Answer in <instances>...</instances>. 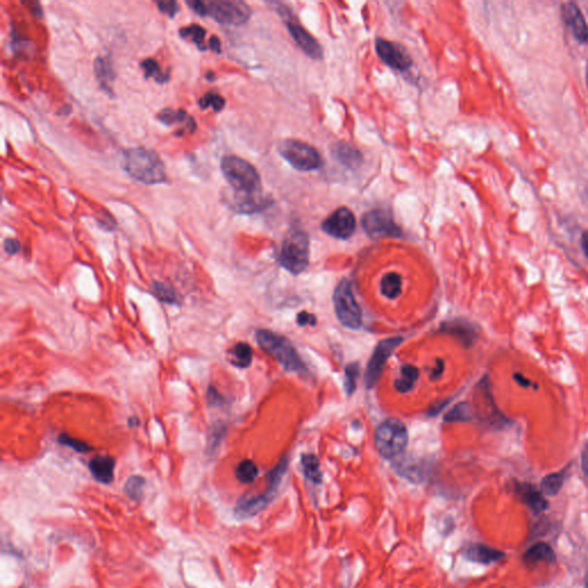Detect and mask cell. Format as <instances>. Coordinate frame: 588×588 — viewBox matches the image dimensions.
I'll use <instances>...</instances> for the list:
<instances>
[{"label": "cell", "mask_w": 588, "mask_h": 588, "mask_svg": "<svg viewBox=\"0 0 588 588\" xmlns=\"http://www.w3.org/2000/svg\"><path fill=\"white\" fill-rule=\"evenodd\" d=\"M122 165L125 172L139 182L149 185L166 181V168L158 153L145 147L125 151Z\"/></svg>", "instance_id": "6da1fadb"}, {"label": "cell", "mask_w": 588, "mask_h": 588, "mask_svg": "<svg viewBox=\"0 0 588 588\" xmlns=\"http://www.w3.org/2000/svg\"><path fill=\"white\" fill-rule=\"evenodd\" d=\"M187 5L201 17H210L219 24L227 26L246 24L250 17V7L239 0H193L187 1Z\"/></svg>", "instance_id": "7a4b0ae2"}, {"label": "cell", "mask_w": 588, "mask_h": 588, "mask_svg": "<svg viewBox=\"0 0 588 588\" xmlns=\"http://www.w3.org/2000/svg\"><path fill=\"white\" fill-rule=\"evenodd\" d=\"M221 169L228 183L236 191L237 196H260V176L246 160L238 156H226L221 163Z\"/></svg>", "instance_id": "3957f363"}, {"label": "cell", "mask_w": 588, "mask_h": 588, "mask_svg": "<svg viewBox=\"0 0 588 588\" xmlns=\"http://www.w3.org/2000/svg\"><path fill=\"white\" fill-rule=\"evenodd\" d=\"M288 470V460L283 459L276 467L268 473V487L264 493L257 495H244L235 508V514L240 520L254 517L264 511L275 500L278 487Z\"/></svg>", "instance_id": "277c9868"}, {"label": "cell", "mask_w": 588, "mask_h": 588, "mask_svg": "<svg viewBox=\"0 0 588 588\" xmlns=\"http://www.w3.org/2000/svg\"><path fill=\"white\" fill-rule=\"evenodd\" d=\"M257 342L261 349L273 355L288 371H306L304 362L301 361L297 351L288 339L268 330H259L257 332Z\"/></svg>", "instance_id": "5b68a950"}, {"label": "cell", "mask_w": 588, "mask_h": 588, "mask_svg": "<svg viewBox=\"0 0 588 588\" xmlns=\"http://www.w3.org/2000/svg\"><path fill=\"white\" fill-rule=\"evenodd\" d=\"M375 443L383 457L391 460L399 457L408 443L406 425L399 419H386L376 430Z\"/></svg>", "instance_id": "8992f818"}, {"label": "cell", "mask_w": 588, "mask_h": 588, "mask_svg": "<svg viewBox=\"0 0 588 588\" xmlns=\"http://www.w3.org/2000/svg\"><path fill=\"white\" fill-rule=\"evenodd\" d=\"M282 266L292 274H300L309 262V239L304 231H293L286 237L279 253Z\"/></svg>", "instance_id": "52a82bcc"}, {"label": "cell", "mask_w": 588, "mask_h": 588, "mask_svg": "<svg viewBox=\"0 0 588 588\" xmlns=\"http://www.w3.org/2000/svg\"><path fill=\"white\" fill-rule=\"evenodd\" d=\"M335 311L339 322L349 329H358L362 324V313L353 294L352 284L342 279L333 294Z\"/></svg>", "instance_id": "ba28073f"}, {"label": "cell", "mask_w": 588, "mask_h": 588, "mask_svg": "<svg viewBox=\"0 0 588 588\" xmlns=\"http://www.w3.org/2000/svg\"><path fill=\"white\" fill-rule=\"evenodd\" d=\"M278 151L293 168L300 172L318 169L323 163L322 156L313 146L295 139L284 140L278 147Z\"/></svg>", "instance_id": "9c48e42d"}, {"label": "cell", "mask_w": 588, "mask_h": 588, "mask_svg": "<svg viewBox=\"0 0 588 588\" xmlns=\"http://www.w3.org/2000/svg\"><path fill=\"white\" fill-rule=\"evenodd\" d=\"M403 339L399 337L396 338L384 339L379 342L375 351L372 353L371 358L369 361L368 368L365 372V384L369 389L378 382L379 377L382 375L383 369L385 367L386 362L389 356L396 351V347L401 344Z\"/></svg>", "instance_id": "30bf717a"}, {"label": "cell", "mask_w": 588, "mask_h": 588, "mask_svg": "<svg viewBox=\"0 0 588 588\" xmlns=\"http://www.w3.org/2000/svg\"><path fill=\"white\" fill-rule=\"evenodd\" d=\"M362 226L372 238L400 236L399 227L394 223L391 214L385 210H372L365 214L362 219Z\"/></svg>", "instance_id": "8fae6325"}, {"label": "cell", "mask_w": 588, "mask_h": 588, "mask_svg": "<svg viewBox=\"0 0 588 588\" xmlns=\"http://www.w3.org/2000/svg\"><path fill=\"white\" fill-rule=\"evenodd\" d=\"M322 228L330 236L339 238V239H347L354 234L355 228H356L354 214L349 208L342 207V208L335 210L324 221Z\"/></svg>", "instance_id": "7c38bea8"}, {"label": "cell", "mask_w": 588, "mask_h": 588, "mask_svg": "<svg viewBox=\"0 0 588 588\" xmlns=\"http://www.w3.org/2000/svg\"><path fill=\"white\" fill-rule=\"evenodd\" d=\"M376 51L389 67L396 71H407L412 66V61L410 53L401 45L378 38L376 41Z\"/></svg>", "instance_id": "4fadbf2b"}, {"label": "cell", "mask_w": 588, "mask_h": 588, "mask_svg": "<svg viewBox=\"0 0 588 588\" xmlns=\"http://www.w3.org/2000/svg\"><path fill=\"white\" fill-rule=\"evenodd\" d=\"M561 17L565 26L571 31L576 41L580 44L588 43V26L585 17L578 5L572 1L562 3Z\"/></svg>", "instance_id": "5bb4252c"}, {"label": "cell", "mask_w": 588, "mask_h": 588, "mask_svg": "<svg viewBox=\"0 0 588 588\" xmlns=\"http://www.w3.org/2000/svg\"><path fill=\"white\" fill-rule=\"evenodd\" d=\"M514 492L518 499L530 509L534 515H540L549 507L548 501L544 497L541 490L530 483L515 481Z\"/></svg>", "instance_id": "9a60e30c"}, {"label": "cell", "mask_w": 588, "mask_h": 588, "mask_svg": "<svg viewBox=\"0 0 588 588\" xmlns=\"http://www.w3.org/2000/svg\"><path fill=\"white\" fill-rule=\"evenodd\" d=\"M461 554L468 561L478 564L490 565L499 562L506 556L504 551L479 542H471L464 546Z\"/></svg>", "instance_id": "2e32d148"}, {"label": "cell", "mask_w": 588, "mask_h": 588, "mask_svg": "<svg viewBox=\"0 0 588 588\" xmlns=\"http://www.w3.org/2000/svg\"><path fill=\"white\" fill-rule=\"evenodd\" d=\"M286 24L292 38L308 57L313 59H321L323 57V50L320 44L299 22L293 19H288Z\"/></svg>", "instance_id": "e0dca14e"}, {"label": "cell", "mask_w": 588, "mask_h": 588, "mask_svg": "<svg viewBox=\"0 0 588 588\" xmlns=\"http://www.w3.org/2000/svg\"><path fill=\"white\" fill-rule=\"evenodd\" d=\"M556 561V555L551 544L546 542H537L532 544L523 555V562L528 567H535L540 563L551 564Z\"/></svg>", "instance_id": "ac0fdd59"}, {"label": "cell", "mask_w": 588, "mask_h": 588, "mask_svg": "<svg viewBox=\"0 0 588 588\" xmlns=\"http://www.w3.org/2000/svg\"><path fill=\"white\" fill-rule=\"evenodd\" d=\"M89 469L99 483H112L116 470V460L107 455H98L90 461Z\"/></svg>", "instance_id": "d6986e66"}, {"label": "cell", "mask_w": 588, "mask_h": 588, "mask_svg": "<svg viewBox=\"0 0 588 588\" xmlns=\"http://www.w3.org/2000/svg\"><path fill=\"white\" fill-rule=\"evenodd\" d=\"M95 77L98 78L100 86L109 95H113V82L116 78V73L113 71V64L109 58L99 57L95 61Z\"/></svg>", "instance_id": "ffe728a7"}, {"label": "cell", "mask_w": 588, "mask_h": 588, "mask_svg": "<svg viewBox=\"0 0 588 588\" xmlns=\"http://www.w3.org/2000/svg\"><path fill=\"white\" fill-rule=\"evenodd\" d=\"M333 154H335V158L338 160L339 163H342L344 166L353 168V169L361 165V154L358 149H354L352 145H349L347 143L337 144L333 149Z\"/></svg>", "instance_id": "44dd1931"}, {"label": "cell", "mask_w": 588, "mask_h": 588, "mask_svg": "<svg viewBox=\"0 0 588 588\" xmlns=\"http://www.w3.org/2000/svg\"><path fill=\"white\" fill-rule=\"evenodd\" d=\"M158 120L160 122H163V125H178V123H183V125H185L186 129H189V130H194L196 128V123H194V118H191V116L185 112V111H183V109H178V111H174V109H163L161 112L156 116Z\"/></svg>", "instance_id": "7402d4cb"}, {"label": "cell", "mask_w": 588, "mask_h": 588, "mask_svg": "<svg viewBox=\"0 0 588 588\" xmlns=\"http://www.w3.org/2000/svg\"><path fill=\"white\" fill-rule=\"evenodd\" d=\"M419 371L414 365H405L400 370V375L396 380V389L398 392H410L412 386L415 385L419 379Z\"/></svg>", "instance_id": "603a6c76"}, {"label": "cell", "mask_w": 588, "mask_h": 588, "mask_svg": "<svg viewBox=\"0 0 588 588\" xmlns=\"http://www.w3.org/2000/svg\"><path fill=\"white\" fill-rule=\"evenodd\" d=\"M403 290V279L396 273H389L383 277L380 282V291L383 295L389 299H396Z\"/></svg>", "instance_id": "cb8c5ba5"}, {"label": "cell", "mask_w": 588, "mask_h": 588, "mask_svg": "<svg viewBox=\"0 0 588 588\" xmlns=\"http://www.w3.org/2000/svg\"><path fill=\"white\" fill-rule=\"evenodd\" d=\"M230 355V361L232 365L239 368H246L250 365L252 358H253V352L248 344L245 342H239L235 345L232 349L229 351Z\"/></svg>", "instance_id": "d4e9b609"}, {"label": "cell", "mask_w": 588, "mask_h": 588, "mask_svg": "<svg viewBox=\"0 0 588 588\" xmlns=\"http://www.w3.org/2000/svg\"><path fill=\"white\" fill-rule=\"evenodd\" d=\"M301 466H302L304 477L308 480H311V483L314 484L322 483V477L323 476H322L321 464H320L318 457L313 454L304 455L302 460H301Z\"/></svg>", "instance_id": "484cf974"}, {"label": "cell", "mask_w": 588, "mask_h": 588, "mask_svg": "<svg viewBox=\"0 0 588 588\" xmlns=\"http://www.w3.org/2000/svg\"><path fill=\"white\" fill-rule=\"evenodd\" d=\"M564 484V473L554 472L544 476L541 480L540 490L544 495L555 497L560 493Z\"/></svg>", "instance_id": "4316f807"}, {"label": "cell", "mask_w": 588, "mask_h": 588, "mask_svg": "<svg viewBox=\"0 0 588 588\" xmlns=\"http://www.w3.org/2000/svg\"><path fill=\"white\" fill-rule=\"evenodd\" d=\"M259 476V469L253 461L244 460L236 468L237 479L240 483L250 484Z\"/></svg>", "instance_id": "83f0119b"}, {"label": "cell", "mask_w": 588, "mask_h": 588, "mask_svg": "<svg viewBox=\"0 0 588 588\" xmlns=\"http://www.w3.org/2000/svg\"><path fill=\"white\" fill-rule=\"evenodd\" d=\"M145 479L142 476H131L128 478L125 485V492L129 499L139 501L144 495Z\"/></svg>", "instance_id": "f1b7e54d"}, {"label": "cell", "mask_w": 588, "mask_h": 588, "mask_svg": "<svg viewBox=\"0 0 588 588\" xmlns=\"http://www.w3.org/2000/svg\"><path fill=\"white\" fill-rule=\"evenodd\" d=\"M450 329H452L454 335H457L466 345H470L473 339L476 338L475 329L467 322H454L453 324L450 325Z\"/></svg>", "instance_id": "f546056e"}, {"label": "cell", "mask_w": 588, "mask_h": 588, "mask_svg": "<svg viewBox=\"0 0 588 588\" xmlns=\"http://www.w3.org/2000/svg\"><path fill=\"white\" fill-rule=\"evenodd\" d=\"M179 34H181L183 38H190L198 48L205 50V48H203V38L206 36V30L201 26H199V24H192V26H189V27L182 28L181 31H179Z\"/></svg>", "instance_id": "4dcf8cb0"}, {"label": "cell", "mask_w": 588, "mask_h": 588, "mask_svg": "<svg viewBox=\"0 0 588 588\" xmlns=\"http://www.w3.org/2000/svg\"><path fill=\"white\" fill-rule=\"evenodd\" d=\"M142 67L145 71L146 77L154 78L158 83H166L169 80V76L161 71L159 64L154 59L143 61Z\"/></svg>", "instance_id": "1f68e13d"}, {"label": "cell", "mask_w": 588, "mask_h": 588, "mask_svg": "<svg viewBox=\"0 0 588 588\" xmlns=\"http://www.w3.org/2000/svg\"><path fill=\"white\" fill-rule=\"evenodd\" d=\"M472 419L470 407L467 403H460L446 416L447 422H467Z\"/></svg>", "instance_id": "d6a6232c"}, {"label": "cell", "mask_w": 588, "mask_h": 588, "mask_svg": "<svg viewBox=\"0 0 588 588\" xmlns=\"http://www.w3.org/2000/svg\"><path fill=\"white\" fill-rule=\"evenodd\" d=\"M199 105L203 109L212 107L215 112H220L226 106V100L220 95L210 92V93H207V95H203V98L200 99Z\"/></svg>", "instance_id": "836d02e7"}, {"label": "cell", "mask_w": 588, "mask_h": 588, "mask_svg": "<svg viewBox=\"0 0 588 588\" xmlns=\"http://www.w3.org/2000/svg\"><path fill=\"white\" fill-rule=\"evenodd\" d=\"M152 291L156 297H159L160 300L167 302V304H175L177 301L176 293L173 288L168 285L163 284V283H159V282L154 283Z\"/></svg>", "instance_id": "e575fe53"}, {"label": "cell", "mask_w": 588, "mask_h": 588, "mask_svg": "<svg viewBox=\"0 0 588 588\" xmlns=\"http://www.w3.org/2000/svg\"><path fill=\"white\" fill-rule=\"evenodd\" d=\"M59 443L64 446L71 447L73 450L80 453H88L92 450L91 446H89L88 443H85L82 440L75 439L68 434H60L59 437Z\"/></svg>", "instance_id": "d590c367"}, {"label": "cell", "mask_w": 588, "mask_h": 588, "mask_svg": "<svg viewBox=\"0 0 588 588\" xmlns=\"http://www.w3.org/2000/svg\"><path fill=\"white\" fill-rule=\"evenodd\" d=\"M358 372H360V369H358V365H356V363L349 365V367L346 368L345 389L346 392L349 393V394H352V393L355 391Z\"/></svg>", "instance_id": "8d00e7d4"}, {"label": "cell", "mask_w": 588, "mask_h": 588, "mask_svg": "<svg viewBox=\"0 0 588 588\" xmlns=\"http://www.w3.org/2000/svg\"><path fill=\"white\" fill-rule=\"evenodd\" d=\"M156 5H158L159 10L163 13L168 14L170 17H173L179 10L178 3L173 1V0H170V1H158Z\"/></svg>", "instance_id": "74e56055"}, {"label": "cell", "mask_w": 588, "mask_h": 588, "mask_svg": "<svg viewBox=\"0 0 588 588\" xmlns=\"http://www.w3.org/2000/svg\"><path fill=\"white\" fill-rule=\"evenodd\" d=\"M20 247L21 245L19 243V240L13 239V238H8V239L5 240V244H3L5 252L7 254H10V255L17 254L20 250Z\"/></svg>", "instance_id": "f35d334b"}, {"label": "cell", "mask_w": 588, "mask_h": 588, "mask_svg": "<svg viewBox=\"0 0 588 588\" xmlns=\"http://www.w3.org/2000/svg\"><path fill=\"white\" fill-rule=\"evenodd\" d=\"M297 322L301 327L304 325H315L316 324V318L314 315L309 314L307 311H302L297 315Z\"/></svg>", "instance_id": "ab89813d"}, {"label": "cell", "mask_w": 588, "mask_h": 588, "mask_svg": "<svg viewBox=\"0 0 588 588\" xmlns=\"http://www.w3.org/2000/svg\"><path fill=\"white\" fill-rule=\"evenodd\" d=\"M208 401H210L212 406H220L222 401H223V399H222V396L217 393V389H214V387H210V391H208Z\"/></svg>", "instance_id": "60d3db41"}, {"label": "cell", "mask_w": 588, "mask_h": 588, "mask_svg": "<svg viewBox=\"0 0 588 588\" xmlns=\"http://www.w3.org/2000/svg\"><path fill=\"white\" fill-rule=\"evenodd\" d=\"M514 379L515 382L517 383L518 385H521L522 387H525V389H528V387H532L534 385V383L530 379L524 377V375H522L520 372H515L514 374Z\"/></svg>", "instance_id": "b9f144b4"}, {"label": "cell", "mask_w": 588, "mask_h": 588, "mask_svg": "<svg viewBox=\"0 0 588 588\" xmlns=\"http://www.w3.org/2000/svg\"><path fill=\"white\" fill-rule=\"evenodd\" d=\"M582 470L588 478V443H586L582 452Z\"/></svg>", "instance_id": "7bdbcfd3"}, {"label": "cell", "mask_w": 588, "mask_h": 588, "mask_svg": "<svg viewBox=\"0 0 588 588\" xmlns=\"http://www.w3.org/2000/svg\"><path fill=\"white\" fill-rule=\"evenodd\" d=\"M580 245H582V252H584L585 257L588 259V230L582 232V239H580Z\"/></svg>", "instance_id": "ee69618b"}, {"label": "cell", "mask_w": 588, "mask_h": 588, "mask_svg": "<svg viewBox=\"0 0 588 588\" xmlns=\"http://www.w3.org/2000/svg\"><path fill=\"white\" fill-rule=\"evenodd\" d=\"M210 46L213 51L217 52V53H220L221 52V42L217 36H213V37L210 38Z\"/></svg>", "instance_id": "f6af8a7d"}, {"label": "cell", "mask_w": 588, "mask_h": 588, "mask_svg": "<svg viewBox=\"0 0 588 588\" xmlns=\"http://www.w3.org/2000/svg\"><path fill=\"white\" fill-rule=\"evenodd\" d=\"M443 371V363L441 361L438 362L437 363L436 367L432 370V377L433 378H436Z\"/></svg>", "instance_id": "bcb514c9"}, {"label": "cell", "mask_w": 588, "mask_h": 588, "mask_svg": "<svg viewBox=\"0 0 588 588\" xmlns=\"http://www.w3.org/2000/svg\"><path fill=\"white\" fill-rule=\"evenodd\" d=\"M584 585L585 588H588V571L586 572L585 578H584Z\"/></svg>", "instance_id": "7dc6e473"}, {"label": "cell", "mask_w": 588, "mask_h": 588, "mask_svg": "<svg viewBox=\"0 0 588 588\" xmlns=\"http://www.w3.org/2000/svg\"><path fill=\"white\" fill-rule=\"evenodd\" d=\"M586 83H587V89H588V64H587V68H586Z\"/></svg>", "instance_id": "c3c4849f"}]
</instances>
